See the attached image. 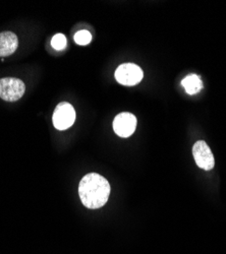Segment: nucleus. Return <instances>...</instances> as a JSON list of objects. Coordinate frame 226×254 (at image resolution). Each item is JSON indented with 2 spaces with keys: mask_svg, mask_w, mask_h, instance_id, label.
<instances>
[{
  "mask_svg": "<svg viewBox=\"0 0 226 254\" xmlns=\"http://www.w3.org/2000/svg\"><path fill=\"white\" fill-rule=\"evenodd\" d=\"M78 195L83 204L91 209L104 206L110 195V184L100 174L89 173L78 184Z\"/></svg>",
  "mask_w": 226,
  "mask_h": 254,
  "instance_id": "1",
  "label": "nucleus"
},
{
  "mask_svg": "<svg viewBox=\"0 0 226 254\" xmlns=\"http://www.w3.org/2000/svg\"><path fill=\"white\" fill-rule=\"evenodd\" d=\"M24 81L15 77H4L0 79V98L7 102H15L25 94Z\"/></svg>",
  "mask_w": 226,
  "mask_h": 254,
  "instance_id": "2",
  "label": "nucleus"
},
{
  "mask_svg": "<svg viewBox=\"0 0 226 254\" xmlns=\"http://www.w3.org/2000/svg\"><path fill=\"white\" fill-rule=\"evenodd\" d=\"M75 112L73 106L68 102L59 103L53 112V125L58 130H66L75 123Z\"/></svg>",
  "mask_w": 226,
  "mask_h": 254,
  "instance_id": "3",
  "label": "nucleus"
},
{
  "mask_svg": "<svg viewBox=\"0 0 226 254\" xmlns=\"http://www.w3.org/2000/svg\"><path fill=\"white\" fill-rule=\"evenodd\" d=\"M144 77L143 70L133 63H125L117 67L115 71L116 80L122 86H136Z\"/></svg>",
  "mask_w": 226,
  "mask_h": 254,
  "instance_id": "4",
  "label": "nucleus"
},
{
  "mask_svg": "<svg viewBox=\"0 0 226 254\" xmlns=\"http://www.w3.org/2000/svg\"><path fill=\"white\" fill-rule=\"evenodd\" d=\"M193 156L199 168L210 171L214 168L215 160L211 149L204 140L197 141L193 146Z\"/></svg>",
  "mask_w": 226,
  "mask_h": 254,
  "instance_id": "5",
  "label": "nucleus"
},
{
  "mask_svg": "<svg viewBox=\"0 0 226 254\" xmlns=\"http://www.w3.org/2000/svg\"><path fill=\"white\" fill-rule=\"evenodd\" d=\"M136 127L137 118L132 113H120L113 120V129L120 137L131 136L135 132Z\"/></svg>",
  "mask_w": 226,
  "mask_h": 254,
  "instance_id": "6",
  "label": "nucleus"
},
{
  "mask_svg": "<svg viewBox=\"0 0 226 254\" xmlns=\"http://www.w3.org/2000/svg\"><path fill=\"white\" fill-rule=\"evenodd\" d=\"M18 46V40L15 34L11 32L0 33V57L11 55Z\"/></svg>",
  "mask_w": 226,
  "mask_h": 254,
  "instance_id": "7",
  "label": "nucleus"
},
{
  "mask_svg": "<svg viewBox=\"0 0 226 254\" xmlns=\"http://www.w3.org/2000/svg\"><path fill=\"white\" fill-rule=\"evenodd\" d=\"M181 86L189 95H195L203 89V82L196 74H190L181 80Z\"/></svg>",
  "mask_w": 226,
  "mask_h": 254,
  "instance_id": "8",
  "label": "nucleus"
},
{
  "mask_svg": "<svg viewBox=\"0 0 226 254\" xmlns=\"http://www.w3.org/2000/svg\"><path fill=\"white\" fill-rule=\"evenodd\" d=\"M92 40V35L89 31L87 30H81L78 31L75 35V42L77 45H81L85 46L88 45Z\"/></svg>",
  "mask_w": 226,
  "mask_h": 254,
  "instance_id": "9",
  "label": "nucleus"
},
{
  "mask_svg": "<svg viewBox=\"0 0 226 254\" xmlns=\"http://www.w3.org/2000/svg\"><path fill=\"white\" fill-rule=\"evenodd\" d=\"M51 46L55 50H64L67 47V38L63 34H56L51 40Z\"/></svg>",
  "mask_w": 226,
  "mask_h": 254,
  "instance_id": "10",
  "label": "nucleus"
}]
</instances>
